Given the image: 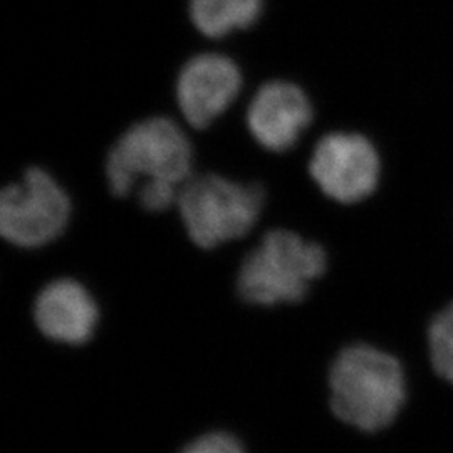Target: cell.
<instances>
[{
    "mask_svg": "<svg viewBox=\"0 0 453 453\" xmlns=\"http://www.w3.org/2000/svg\"><path fill=\"white\" fill-rule=\"evenodd\" d=\"M262 0H192L190 17L198 33L220 39L250 27L260 14Z\"/></svg>",
    "mask_w": 453,
    "mask_h": 453,
    "instance_id": "10",
    "label": "cell"
},
{
    "mask_svg": "<svg viewBox=\"0 0 453 453\" xmlns=\"http://www.w3.org/2000/svg\"><path fill=\"white\" fill-rule=\"evenodd\" d=\"M428 359L438 378L453 387V303L434 316L426 329Z\"/></svg>",
    "mask_w": 453,
    "mask_h": 453,
    "instance_id": "11",
    "label": "cell"
},
{
    "mask_svg": "<svg viewBox=\"0 0 453 453\" xmlns=\"http://www.w3.org/2000/svg\"><path fill=\"white\" fill-rule=\"evenodd\" d=\"M194 148L183 128L166 116L145 118L111 146L104 173L111 194L125 198L136 183L170 181L183 187L192 179Z\"/></svg>",
    "mask_w": 453,
    "mask_h": 453,
    "instance_id": "3",
    "label": "cell"
},
{
    "mask_svg": "<svg viewBox=\"0 0 453 453\" xmlns=\"http://www.w3.org/2000/svg\"><path fill=\"white\" fill-rule=\"evenodd\" d=\"M408 376L400 357L370 341H349L329 363L331 413L361 434L387 432L403 417Z\"/></svg>",
    "mask_w": 453,
    "mask_h": 453,
    "instance_id": "1",
    "label": "cell"
},
{
    "mask_svg": "<svg viewBox=\"0 0 453 453\" xmlns=\"http://www.w3.org/2000/svg\"><path fill=\"white\" fill-rule=\"evenodd\" d=\"M179 211L188 239L211 250L245 237L265 207V188L217 173L192 177L180 192Z\"/></svg>",
    "mask_w": 453,
    "mask_h": 453,
    "instance_id": "4",
    "label": "cell"
},
{
    "mask_svg": "<svg viewBox=\"0 0 453 453\" xmlns=\"http://www.w3.org/2000/svg\"><path fill=\"white\" fill-rule=\"evenodd\" d=\"M71 209L58 180L33 166L0 194V234L19 249H41L65 234Z\"/></svg>",
    "mask_w": 453,
    "mask_h": 453,
    "instance_id": "5",
    "label": "cell"
},
{
    "mask_svg": "<svg viewBox=\"0 0 453 453\" xmlns=\"http://www.w3.org/2000/svg\"><path fill=\"white\" fill-rule=\"evenodd\" d=\"M33 326L41 338L56 346L84 348L99 334L101 309L84 284L61 277L34 299Z\"/></svg>",
    "mask_w": 453,
    "mask_h": 453,
    "instance_id": "7",
    "label": "cell"
},
{
    "mask_svg": "<svg viewBox=\"0 0 453 453\" xmlns=\"http://www.w3.org/2000/svg\"><path fill=\"white\" fill-rule=\"evenodd\" d=\"M309 175L333 202L355 205L376 192L381 179V158L365 134L333 131L321 136L314 146Z\"/></svg>",
    "mask_w": 453,
    "mask_h": 453,
    "instance_id": "6",
    "label": "cell"
},
{
    "mask_svg": "<svg viewBox=\"0 0 453 453\" xmlns=\"http://www.w3.org/2000/svg\"><path fill=\"white\" fill-rule=\"evenodd\" d=\"M179 453H247V449L232 432L209 430L185 443Z\"/></svg>",
    "mask_w": 453,
    "mask_h": 453,
    "instance_id": "12",
    "label": "cell"
},
{
    "mask_svg": "<svg viewBox=\"0 0 453 453\" xmlns=\"http://www.w3.org/2000/svg\"><path fill=\"white\" fill-rule=\"evenodd\" d=\"M180 192H181V187L170 181H160V180L145 181V183H140L138 202L142 209H145L146 211L160 213L179 203Z\"/></svg>",
    "mask_w": 453,
    "mask_h": 453,
    "instance_id": "13",
    "label": "cell"
},
{
    "mask_svg": "<svg viewBox=\"0 0 453 453\" xmlns=\"http://www.w3.org/2000/svg\"><path fill=\"white\" fill-rule=\"evenodd\" d=\"M314 118L308 93L296 82L269 81L250 99L245 123L250 136L267 151L284 153L299 142Z\"/></svg>",
    "mask_w": 453,
    "mask_h": 453,
    "instance_id": "9",
    "label": "cell"
},
{
    "mask_svg": "<svg viewBox=\"0 0 453 453\" xmlns=\"http://www.w3.org/2000/svg\"><path fill=\"white\" fill-rule=\"evenodd\" d=\"M242 89V73L222 54H200L181 67L175 95L183 119L205 130L226 113Z\"/></svg>",
    "mask_w": 453,
    "mask_h": 453,
    "instance_id": "8",
    "label": "cell"
},
{
    "mask_svg": "<svg viewBox=\"0 0 453 453\" xmlns=\"http://www.w3.org/2000/svg\"><path fill=\"white\" fill-rule=\"evenodd\" d=\"M327 269L323 245L299 234L274 228L243 257L235 289L254 308L294 306L306 299L314 280Z\"/></svg>",
    "mask_w": 453,
    "mask_h": 453,
    "instance_id": "2",
    "label": "cell"
}]
</instances>
